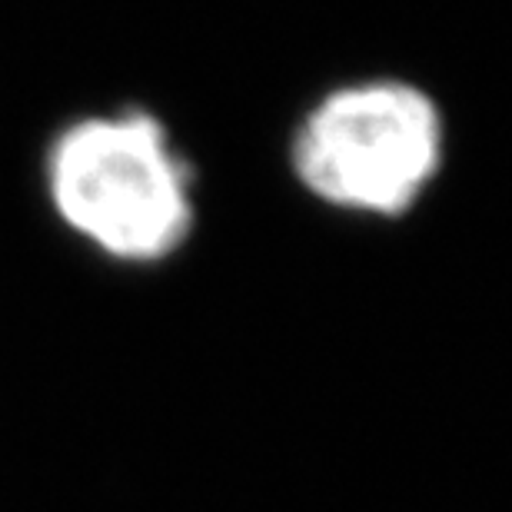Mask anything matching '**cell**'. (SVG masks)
<instances>
[{"mask_svg":"<svg viewBox=\"0 0 512 512\" xmlns=\"http://www.w3.org/2000/svg\"><path fill=\"white\" fill-rule=\"evenodd\" d=\"M44 183L64 227L117 263H160L190 240L193 170L150 110L67 124L44 157Z\"/></svg>","mask_w":512,"mask_h":512,"instance_id":"6da1fadb","label":"cell"},{"mask_svg":"<svg viewBox=\"0 0 512 512\" xmlns=\"http://www.w3.org/2000/svg\"><path fill=\"white\" fill-rule=\"evenodd\" d=\"M446 130L433 97L406 80L330 90L293 130L296 180L336 210L399 217L443 167Z\"/></svg>","mask_w":512,"mask_h":512,"instance_id":"7a4b0ae2","label":"cell"}]
</instances>
